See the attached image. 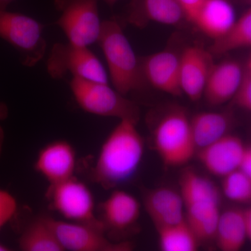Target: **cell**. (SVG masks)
<instances>
[{
    "label": "cell",
    "instance_id": "cell-1",
    "mask_svg": "<svg viewBox=\"0 0 251 251\" xmlns=\"http://www.w3.org/2000/svg\"><path fill=\"white\" fill-rule=\"evenodd\" d=\"M137 124L120 120L102 145L92 175L105 189L128 181L139 168L145 145Z\"/></svg>",
    "mask_w": 251,
    "mask_h": 251
},
{
    "label": "cell",
    "instance_id": "cell-2",
    "mask_svg": "<svg viewBox=\"0 0 251 251\" xmlns=\"http://www.w3.org/2000/svg\"><path fill=\"white\" fill-rule=\"evenodd\" d=\"M97 42L106 59L114 88L125 96L141 88L145 80L141 63L121 25L115 20L103 21Z\"/></svg>",
    "mask_w": 251,
    "mask_h": 251
},
{
    "label": "cell",
    "instance_id": "cell-3",
    "mask_svg": "<svg viewBox=\"0 0 251 251\" xmlns=\"http://www.w3.org/2000/svg\"><path fill=\"white\" fill-rule=\"evenodd\" d=\"M153 145L166 166H181L191 161L197 150L190 119L183 109H173L162 117L153 130Z\"/></svg>",
    "mask_w": 251,
    "mask_h": 251
},
{
    "label": "cell",
    "instance_id": "cell-4",
    "mask_svg": "<svg viewBox=\"0 0 251 251\" xmlns=\"http://www.w3.org/2000/svg\"><path fill=\"white\" fill-rule=\"evenodd\" d=\"M73 95L82 110L102 117H116L138 123L140 109L125 95L108 83L73 77L70 82Z\"/></svg>",
    "mask_w": 251,
    "mask_h": 251
},
{
    "label": "cell",
    "instance_id": "cell-5",
    "mask_svg": "<svg viewBox=\"0 0 251 251\" xmlns=\"http://www.w3.org/2000/svg\"><path fill=\"white\" fill-rule=\"evenodd\" d=\"M43 29L33 18L0 10V38L18 51L21 64L25 67H34L45 55L47 44Z\"/></svg>",
    "mask_w": 251,
    "mask_h": 251
},
{
    "label": "cell",
    "instance_id": "cell-6",
    "mask_svg": "<svg viewBox=\"0 0 251 251\" xmlns=\"http://www.w3.org/2000/svg\"><path fill=\"white\" fill-rule=\"evenodd\" d=\"M50 76L59 80L68 74L73 77L108 83V75L98 57L88 46L72 42L57 43L52 46L46 64Z\"/></svg>",
    "mask_w": 251,
    "mask_h": 251
},
{
    "label": "cell",
    "instance_id": "cell-7",
    "mask_svg": "<svg viewBox=\"0 0 251 251\" xmlns=\"http://www.w3.org/2000/svg\"><path fill=\"white\" fill-rule=\"evenodd\" d=\"M60 16L56 22L69 42L89 46L98 41L102 22L98 0H54Z\"/></svg>",
    "mask_w": 251,
    "mask_h": 251
},
{
    "label": "cell",
    "instance_id": "cell-8",
    "mask_svg": "<svg viewBox=\"0 0 251 251\" xmlns=\"http://www.w3.org/2000/svg\"><path fill=\"white\" fill-rule=\"evenodd\" d=\"M48 195L54 210L68 221L105 229L103 222L96 216L93 195L82 181L73 176L50 186Z\"/></svg>",
    "mask_w": 251,
    "mask_h": 251
},
{
    "label": "cell",
    "instance_id": "cell-9",
    "mask_svg": "<svg viewBox=\"0 0 251 251\" xmlns=\"http://www.w3.org/2000/svg\"><path fill=\"white\" fill-rule=\"evenodd\" d=\"M50 223L64 251H130V242H114L105 237V229L92 225L49 218Z\"/></svg>",
    "mask_w": 251,
    "mask_h": 251
},
{
    "label": "cell",
    "instance_id": "cell-10",
    "mask_svg": "<svg viewBox=\"0 0 251 251\" xmlns=\"http://www.w3.org/2000/svg\"><path fill=\"white\" fill-rule=\"evenodd\" d=\"M214 65L212 54L199 46L186 48L180 56V84L190 100L198 101L202 97Z\"/></svg>",
    "mask_w": 251,
    "mask_h": 251
},
{
    "label": "cell",
    "instance_id": "cell-11",
    "mask_svg": "<svg viewBox=\"0 0 251 251\" xmlns=\"http://www.w3.org/2000/svg\"><path fill=\"white\" fill-rule=\"evenodd\" d=\"M76 156L72 145L65 140H56L40 150L35 162L36 171L50 186L74 176Z\"/></svg>",
    "mask_w": 251,
    "mask_h": 251
},
{
    "label": "cell",
    "instance_id": "cell-12",
    "mask_svg": "<svg viewBox=\"0 0 251 251\" xmlns=\"http://www.w3.org/2000/svg\"><path fill=\"white\" fill-rule=\"evenodd\" d=\"M245 150L239 137L227 134L198 151V159L211 174L224 178L239 169Z\"/></svg>",
    "mask_w": 251,
    "mask_h": 251
},
{
    "label": "cell",
    "instance_id": "cell-13",
    "mask_svg": "<svg viewBox=\"0 0 251 251\" xmlns=\"http://www.w3.org/2000/svg\"><path fill=\"white\" fill-rule=\"evenodd\" d=\"M145 80L157 90L175 97L182 95L180 84V56L165 50L149 56L141 63Z\"/></svg>",
    "mask_w": 251,
    "mask_h": 251
},
{
    "label": "cell",
    "instance_id": "cell-14",
    "mask_svg": "<svg viewBox=\"0 0 251 251\" xmlns=\"http://www.w3.org/2000/svg\"><path fill=\"white\" fill-rule=\"evenodd\" d=\"M144 206L156 228L182 222L184 203L180 192L169 187H159L145 193Z\"/></svg>",
    "mask_w": 251,
    "mask_h": 251
},
{
    "label": "cell",
    "instance_id": "cell-15",
    "mask_svg": "<svg viewBox=\"0 0 251 251\" xmlns=\"http://www.w3.org/2000/svg\"><path fill=\"white\" fill-rule=\"evenodd\" d=\"M186 19L184 10L177 0H132L127 21L138 27L155 22L176 25Z\"/></svg>",
    "mask_w": 251,
    "mask_h": 251
},
{
    "label": "cell",
    "instance_id": "cell-16",
    "mask_svg": "<svg viewBox=\"0 0 251 251\" xmlns=\"http://www.w3.org/2000/svg\"><path fill=\"white\" fill-rule=\"evenodd\" d=\"M244 72L239 63L227 61L214 64L211 69L204 96L209 105H222L234 98L242 82Z\"/></svg>",
    "mask_w": 251,
    "mask_h": 251
},
{
    "label": "cell",
    "instance_id": "cell-17",
    "mask_svg": "<svg viewBox=\"0 0 251 251\" xmlns=\"http://www.w3.org/2000/svg\"><path fill=\"white\" fill-rule=\"evenodd\" d=\"M236 21L235 11L228 0H204L191 23L216 40L227 34Z\"/></svg>",
    "mask_w": 251,
    "mask_h": 251
},
{
    "label": "cell",
    "instance_id": "cell-18",
    "mask_svg": "<svg viewBox=\"0 0 251 251\" xmlns=\"http://www.w3.org/2000/svg\"><path fill=\"white\" fill-rule=\"evenodd\" d=\"M101 219L105 228L122 231L135 225L140 215L136 198L124 191L112 192L100 204Z\"/></svg>",
    "mask_w": 251,
    "mask_h": 251
},
{
    "label": "cell",
    "instance_id": "cell-19",
    "mask_svg": "<svg viewBox=\"0 0 251 251\" xmlns=\"http://www.w3.org/2000/svg\"><path fill=\"white\" fill-rule=\"evenodd\" d=\"M190 122L195 146L199 151L228 134L233 119L229 112H202Z\"/></svg>",
    "mask_w": 251,
    "mask_h": 251
},
{
    "label": "cell",
    "instance_id": "cell-20",
    "mask_svg": "<svg viewBox=\"0 0 251 251\" xmlns=\"http://www.w3.org/2000/svg\"><path fill=\"white\" fill-rule=\"evenodd\" d=\"M247 239L244 209H229L220 214L215 237L220 250H241Z\"/></svg>",
    "mask_w": 251,
    "mask_h": 251
},
{
    "label": "cell",
    "instance_id": "cell-21",
    "mask_svg": "<svg viewBox=\"0 0 251 251\" xmlns=\"http://www.w3.org/2000/svg\"><path fill=\"white\" fill-rule=\"evenodd\" d=\"M179 186L184 207L207 203L220 204V193L215 184L192 169L188 168L183 172Z\"/></svg>",
    "mask_w": 251,
    "mask_h": 251
},
{
    "label": "cell",
    "instance_id": "cell-22",
    "mask_svg": "<svg viewBox=\"0 0 251 251\" xmlns=\"http://www.w3.org/2000/svg\"><path fill=\"white\" fill-rule=\"evenodd\" d=\"M18 244L23 251H64L49 217L40 218L31 222L23 231Z\"/></svg>",
    "mask_w": 251,
    "mask_h": 251
},
{
    "label": "cell",
    "instance_id": "cell-23",
    "mask_svg": "<svg viewBox=\"0 0 251 251\" xmlns=\"http://www.w3.org/2000/svg\"><path fill=\"white\" fill-rule=\"evenodd\" d=\"M163 251H196L200 241L185 219L182 222L156 228Z\"/></svg>",
    "mask_w": 251,
    "mask_h": 251
},
{
    "label": "cell",
    "instance_id": "cell-24",
    "mask_svg": "<svg viewBox=\"0 0 251 251\" xmlns=\"http://www.w3.org/2000/svg\"><path fill=\"white\" fill-rule=\"evenodd\" d=\"M251 46V7L247 10L227 34L214 41L209 49L212 54H223Z\"/></svg>",
    "mask_w": 251,
    "mask_h": 251
},
{
    "label": "cell",
    "instance_id": "cell-25",
    "mask_svg": "<svg viewBox=\"0 0 251 251\" xmlns=\"http://www.w3.org/2000/svg\"><path fill=\"white\" fill-rule=\"evenodd\" d=\"M222 188L225 196L230 201L251 204V179L240 170L224 176Z\"/></svg>",
    "mask_w": 251,
    "mask_h": 251
},
{
    "label": "cell",
    "instance_id": "cell-26",
    "mask_svg": "<svg viewBox=\"0 0 251 251\" xmlns=\"http://www.w3.org/2000/svg\"><path fill=\"white\" fill-rule=\"evenodd\" d=\"M17 209L16 198L8 191L0 188V229L14 217Z\"/></svg>",
    "mask_w": 251,
    "mask_h": 251
},
{
    "label": "cell",
    "instance_id": "cell-27",
    "mask_svg": "<svg viewBox=\"0 0 251 251\" xmlns=\"http://www.w3.org/2000/svg\"><path fill=\"white\" fill-rule=\"evenodd\" d=\"M232 99L238 106L251 112V74L247 70L244 72L239 90Z\"/></svg>",
    "mask_w": 251,
    "mask_h": 251
},
{
    "label": "cell",
    "instance_id": "cell-28",
    "mask_svg": "<svg viewBox=\"0 0 251 251\" xmlns=\"http://www.w3.org/2000/svg\"><path fill=\"white\" fill-rule=\"evenodd\" d=\"M177 1L184 10L186 20L191 22L198 8L204 0H177Z\"/></svg>",
    "mask_w": 251,
    "mask_h": 251
},
{
    "label": "cell",
    "instance_id": "cell-29",
    "mask_svg": "<svg viewBox=\"0 0 251 251\" xmlns=\"http://www.w3.org/2000/svg\"><path fill=\"white\" fill-rule=\"evenodd\" d=\"M239 170L251 179V148H246Z\"/></svg>",
    "mask_w": 251,
    "mask_h": 251
},
{
    "label": "cell",
    "instance_id": "cell-30",
    "mask_svg": "<svg viewBox=\"0 0 251 251\" xmlns=\"http://www.w3.org/2000/svg\"><path fill=\"white\" fill-rule=\"evenodd\" d=\"M244 212L247 226V239L251 242V206L244 209Z\"/></svg>",
    "mask_w": 251,
    "mask_h": 251
},
{
    "label": "cell",
    "instance_id": "cell-31",
    "mask_svg": "<svg viewBox=\"0 0 251 251\" xmlns=\"http://www.w3.org/2000/svg\"><path fill=\"white\" fill-rule=\"evenodd\" d=\"M9 115V108L7 105L2 102H0V121L6 120Z\"/></svg>",
    "mask_w": 251,
    "mask_h": 251
},
{
    "label": "cell",
    "instance_id": "cell-32",
    "mask_svg": "<svg viewBox=\"0 0 251 251\" xmlns=\"http://www.w3.org/2000/svg\"><path fill=\"white\" fill-rule=\"evenodd\" d=\"M15 0H0V10H6L9 4Z\"/></svg>",
    "mask_w": 251,
    "mask_h": 251
},
{
    "label": "cell",
    "instance_id": "cell-33",
    "mask_svg": "<svg viewBox=\"0 0 251 251\" xmlns=\"http://www.w3.org/2000/svg\"><path fill=\"white\" fill-rule=\"evenodd\" d=\"M4 133L2 128L0 126V155H1V150H2L3 143H4Z\"/></svg>",
    "mask_w": 251,
    "mask_h": 251
},
{
    "label": "cell",
    "instance_id": "cell-34",
    "mask_svg": "<svg viewBox=\"0 0 251 251\" xmlns=\"http://www.w3.org/2000/svg\"><path fill=\"white\" fill-rule=\"evenodd\" d=\"M103 1H105L107 4H108L109 6H112L118 0H103Z\"/></svg>",
    "mask_w": 251,
    "mask_h": 251
},
{
    "label": "cell",
    "instance_id": "cell-35",
    "mask_svg": "<svg viewBox=\"0 0 251 251\" xmlns=\"http://www.w3.org/2000/svg\"><path fill=\"white\" fill-rule=\"evenodd\" d=\"M10 251V249L9 247H6V246L4 245V244L0 243V251Z\"/></svg>",
    "mask_w": 251,
    "mask_h": 251
},
{
    "label": "cell",
    "instance_id": "cell-36",
    "mask_svg": "<svg viewBox=\"0 0 251 251\" xmlns=\"http://www.w3.org/2000/svg\"><path fill=\"white\" fill-rule=\"evenodd\" d=\"M247 71L251 74V54L249 61H248Z\"/></svg>",
    "mask_w": 251,
    "mask_h": 251
},
{
    "label": "cell",
    "instance_id": "cell-37",
    "mask_svg": "<svg viewBox=\"0 0 251 251\" xmlns=\"http://www.w3.org/2000/svg\"><path fill=\"white\" fill-rule=\"evenodd\" d=\"M247 4H250L251 6V0H244Z\"/></svg>",
    "mask_w": 251,
    "mask_h": 251
}]
</instances>
